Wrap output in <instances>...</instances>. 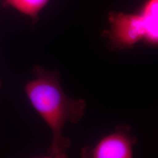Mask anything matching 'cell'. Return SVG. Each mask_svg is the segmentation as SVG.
I'll return each instance as SVG.
<instances>
[{"label": "cell", "mask_w": 158, "mask_h": 158, "mask_svg": "<svg viewBox=\"0 0 158 158\" xmlns=\"http://www.w3.org/2000/svg\"><path fill=\"white\" fill-rule=\"evenodd\" d=\"M32 73L34 79L27 82L25 91L32 107L52 131L49 155L51 158H67L71 142L63 135V130L68 122L77 124L82 118L85 102L73 99L64 93L58 72H49L36 65Z\"/></svg>", "instance_id": "1"}, {"label": "cell", "mask_w": 158, "mask_h": 158, "mask_svg": "<svg viewBox=\"0 0 158 158\" xmlns=\"http://www.w3.org/2000/svg\"><path fill=\"white\" fill-rule=\"evenodd\" d=\"M110 38L113 44L130 45L143 37L140 16L115 13L110 15Z\"/></svg>", "instance_id": "2"}, {"label": "cell", "mask_w": 158, "mask_h": 158, "mask_svg": "<svg viewBox=\"0 0 158 158\" xmlns=\"http://www.w3.org/2000/svg\"><path fill=\"white\" fill-rule=\"evenodd\" d=\"M95 158H127L132 157L128 139L121 134H114L104 138L94 148L83 151V156Z\"/></svg>", "instance_id": "3"}, {"label": "cell", "mask_w": 158, "mask_h": 158, "mask_svg": "<svg viewBox=\"0 0 158 158\" xmlns=\"http://www.w3.org/2000/svg\"><path fill=\"white\" fill-rule=\"evenodd\" d=\"M143 37L158 42V0H149L139 14Z\"/></svg>", "instance_id": "4"}, {"label": "cell", "mask_w": 158, "mask_h": 158, "mask_svg": "<svg viewBox=\"0 0 158 158\" xmlns=\"http://www.w3.org/2000/svg\"><path fill=\"white\" fill-rule=\"evenodd\" d=\"M6 3L29 17L35 18L49 0H5Z\"/></svg>", "instance_id": "5"}, {"label": "cell", "mask_w": 158, "mask_h": 158, "mask_svg": "<svg viewBox=\"0 0 158 158\" xmlns=\"http://www.w3.org/2000/svg\"><path fill=\"white\" fill-rule=\"evenodd\" d=\"M1 86H2V83H1V80H0V89H1Z\"/></svg>", "instance_id": "6"}]
</instances>
